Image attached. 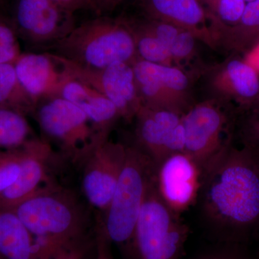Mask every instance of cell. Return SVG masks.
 Wrapping results in <instances>:
<instances>
[{
	"mask_svg": "<svg viewBox=\"0 0 259 259\" xmlns=\"http://www.w3.org/2000/svg\"><path fill=\"white\" fill-rule=\"evenodd\" d=\"M199 197L212 231L228 241L259 232V160L246 148L232 146L204 177Z\"/></svg>",
	"mask_w": 259,
	"mask_h": 259,
	"instance_id": "cell-1",
	"label": "cell"
},
{
	"mask_svg": "<svg viewBox=\"0 0 259 259\" xmlns=\"http://www.w3.org/2000/svg\"><path fill=\"white\" fill-rule=\"evenodd\" d=\"M46 250L88 239L96 216L84 198L56 182L12 207Z\"/></svg>",
	"mask_w": 259,
	"mask_h": 259,
	"instance_id": "cell-2",
	"label": "cell"
},
{
	"mask_svg": "<svg viewBox=\"0 0 259 259\" xmlns=\"http://www.w3.org/2000/svg\"><path fill=\"white\" fill-rule=\"evenodd\" d=\"M53 54L95 69L117 63L132 64L138 58L128 20L98 17L75 27L53 47Z\"/></svg>",
	"mask_w": 259,
	"mask_h": 259,
	"instance_id": "cell-3",
	"label": "cell"
},
{
	"mask_svg": "<svg viewBox=\"0 0 259 259\" xmlns=\"http://www.w3.org/2000/svg\"><path fill=\"white\" fill-rule=\"evenodd\" d=\"M156 167L147 155L134 144L126 145V158L110 205L96 218L98 227L112 243L130 255L135 228Z\"/></svg>",
	"mask_w": 259,
	"mask_h": 259,
	"instance_id": "cell-4",
	"label": "cell"
},
{
	"mask_svg": "<svg viewBox=\"0 0 259 259\" xmlns=\"http://www.w3.org/2000/svg\"><path fill=\"white\" fill-rule=\"evenodd\" d=\"M180 215L162 200L153 175L135 228L130 255L133 259H180L190 233Z\"/></svg>",
	"mask_w": 259,
	"mask_h": 259,
	"instance_id": "cell-5",
	"label": "cell"
},
{
	"mask_svg": "<svg viewBox=\"0 0 259 259\" xmlns=\"http://www.w3.org/2000/svg\"><path fill=\"white\" fill-rule=\"evenodd\" d=\"M225 103L208 99L192 105L182 117L185 153L205 176L228 153L232 144V119Z\"/></svg>",
	"mask_w": 259,
	"mask_h": 259,
	"instance_id": "cell-6",
	"label": "cell"
},
{
	"mask_svg": "<svg viewBox=\"0 0 259 259\" xmlns=\"http://www.w3.org/2000/svg\"><path fill=\"white\" fill-rule=\"evenodd\" d=\"M45 140L60 150L61 156L79 166L97 136L93 124L79 107L61 96L37 104L33 114Z\"/></svg>",
	"mask_w": 259,
	"mask_h": 259,
	"instance_id": "cell-7",
	"label": "cell"
},
{
	"mask_svg": "<svg viewBox=\"0 0 259 259\" xmlns=\"http://www.w3.org/2000/svg\"><path fill=\"white\" fill-rule=\"evenodd\" d=\"M110 135L97 134L80 162L83 198L100 217L110 205L126 158V145L112 142Z\"/></svg>",
	"mask_w": 259,
	"mask_h": 259,
	"instance_id": "cell-8",
	"label": "cell"
},
{
	"mask_svg": "<svg viewBox=\"0 0 259 259\" xmlns=\"http://www.w3.org/2000/svg\"><path fill=\"white\" fill-rule=\"evenodd\" d=\"M50 54L68 76L91 87L108 98L117 107L121 118L127 122L135 120L143 106L132 64L117 63L95 69L76 64L53 53Z\"/></svg>",
	"mask_w": 259,
	"mask_h": 259,
	"instance_id": "cell-9",
	"label": "cell"
},
{
	"mask_svg": "<svg viewBox=\"0 0 259 259\" xmlns=\"http://www.w3.org/2000/svg\"><path fill=\"white\" fill-rule=\"evenodd\" d=\"M132 66L143 107L184 115L192 106L190 77L179 66L153 64L139 57Z\"/></svg>",
	"mask_w": 259,
	"mask_h": 259,
	"instance_id": "cell-10",
	"label": "cell"
},
{
	"mask_svg": "<svg viewBox=\"0 0 259 259\" xmlns=\"http://www.w3.org/2000/svg\"><path fill=\"white\" fill-rule=\"evenodd\" d=\"M18 37L34 47H53L74 30V13L51 0H18L12 24Z\"/></svg>",
	"mask_w": 259,
	"mask_h": 259,
	"instance_id": "cell-11",
	"label": "cell"
},
{
	"mask_svg": "<svg viewBox=\"0 0 259 259\" xmlns=\"http://www.w3.org/2000/svg\"><path fill=\"white\" fill-rule=\"evenodd\" d=\"M183 114L142 107L138 112L135 143L152 160L155 166L173 153L185 152Z\"/></svg>",
	"mask_w": 259,
	"mask_h": 259,
	"instance_id": "cell-12",
	"label": "cell"
},
{
	"mask_svg": "<svg viewBox=\"0 0 259 259\" xmlns=\"http://www.w3.org/2000/svg\"><path fill=\"white\" fill-rule=\"evenodd\" d=\"M155 181L162 200L181 214L199 197L203 177L196 162L180 152L167 156L156 166Z\"/></svg>",
	"mask_w": 259,
	"mask_h": 259,
	"instance_id": "cell-13",
	"label": "cell"
},
{
	"mask_svg": "<svg viewBox=\"0 0 259 259\" xmlns=\"http://www.w3.org/2000/svg\"><path fill=\"white\" fill-rule=\"evenodd\" d=\"M207 86L212 99L236 103L248 111L259 96V75L237 54H232L210 70Z\"/></svg>",
	"mask_w": 259,
	"mask_h": 259,
	"instance_id": "cell-14",
	"label": "cell"
},
{
	"mask_svg": "<svg viewBox=\"0 0 259 259\" xmlns=\"http://www.w3.org/2000/svg\"><path fill=\"white\" fill-rule=\"evenodd\" d=\"M21 151L20 175L15 183L0 194V206L12 208L54 182L50 167L56 155L47 140L32 138L21 146Z\"/></svg>",
	"mask_w": 259,
	"mask_h": 259,
	"instance_id": "cell-15",
	"label": "cell"
},
{
	"mask_svg": "<svg viewBox=\"0 0 259 259\" xmlns=\"http://www.w3.org/2000/svg\"><path fill=\"white\" fill-rule=\"evenodd\" d=\"M148 18L187 29L209 47L216 46L214 19L202 0H142Z\"/></svg>",
	"mask_w": 259,
	"mask_h": 259,
	"instance_id": "cell-16",
	"label": "cell"
},
{
	"mask_svg": "<svg viewBox=\"0 0 259 259\" xmlns=\"http://www.w3.org/2000/svg\"><path fill=\"white\" fill-rule=\"evenodd\" d=\"M14 66L19 80L37 105L60 95L66 76L50 53H22Z\"/></svg>",
	"mask_w": 259,
	"mask_h": 259,
	"instance_id": "cell-17",
	"label": "cell"
},
{
	"mask_svg": "<svg viewBox=\"0 0 259 259\" xmlns=\"http://www.w3.org/2000/svg\"><path fill=\"white\" fill-rule=\"evenodd\" d=\"M66 76L59 96L81 109L88 116L97 134L110 135L115 122L121 118L117 107L95 89Z\"/></svg>",
	"mask_w": 259,
	"mask_h": 259,
	"instance_id": "cell-18",
	"label": "cell"
},
{
	"mask_svg": "<svg viewBox=\"0 0 259 259\" xmlns=\"http://www.w3.org/2000/svg\"><path fill=\"white\" fill-rule=\"evenodd\" d=\"M45 250L14 209L0 206V259H44Z\"/></svg>",
	"mask_w": 259,
	"mask_h": 259,
	"instance_id": "cell-19",
	"label": "cell"
},
{
	"mask_svg": "<svg viewBox=\"0 0 259 259\" xmlns=\"http://www.w3.org/2000/svg\"><path fill=\"white\" fill-rule=\"evenodd\" d=\"M215 27L216 46L219 44L233 54H245L259 42V0L246 3L236 25Z\"/></svg>",
	"mask_w": 259,
	"mask_h": 259,
	"instance_id": "cell-20",
	"label": "cell"
},
{
	"mask_svg": "<svg viewBox=\"0 0 259 259\" xmlns=\"http://www.w3.org/2000/svg\"><path fill=\"white\" fill-rule=\"evenodd\" d=\"M0 106L32 115L36 102L20 82L13 64H0Z\"/></svg>",
	"mask_w": 259,
	"mask_h": 259,
	"instance_id": "cell-21",
	"label": "cell"
},
{
	"mask_svg": "<svg viewBox=\"0 0 259 259\" xmlns=\"http://www.w3.org/2000/svg\"><path fill=\"white\" fill-rule=\"evenodd\" d=\"M32 129L26 116L0 106V149H17L32 139Z\"/></svg>",
	"mask_w": 259,
	"mask_h": 259,
	"instance_id": "cell-22",
	"label": "cell"
},
{
	"mask_svg": "<svg viewBox=\"0 0 259 259\" xmlns=\"http://www.w3.org/2000/svg\"><path fill=\"white\" fill-rule=\"evenodd\" d=\"M135 37L138 57L153 64L175 66L169 51L148 28L144 20H128Z\"/></svg>",
	"mask_w": 259,
	"mask_h": 259,
	"instance_id": "cell-23",
	"label": "cell"
},
{
	"mask_svg": "<svg viewBox=\"0 0 259 259\" xmlns=\"http://www.w3.org/2000/svg\"><path fill=\"white\" fill-rule=\"evenodd\" d=\"M210 12L214 23L225 26H233L241 20L244 12L245 0H210Z\"/></svg>",
	"mask_w": 259,
	"mask_h": 259,
	"instance_id": "cell-24",
	"label": "cell"
},
{
	"mask_svg": "<svg viewBox=\"0 0 259 259\" xmlns=\"http://www.w3.org/2000/svg\"><path fill=\"white\" fill-rule=\"evenodd\" d=\"M21 147L0 150V194L11 187L21 169Z\"/></svg>",
	"mask_w": 259,
	"mask_h": 259,
	"instance_id": "cell-25",
	"label": "cell"
},
{
	"mask_svg": "<svg viewBox=\"0 0 259 259\" xmlns=\"http://www.w3.org/2000/svg\"><path fill=\"white\" fill-rule=\"evenodd\" d=\"M18 38L13 25L0 16V64H14L23 53Z\"/></svg>",
	"mask_w": 259,
	"mask_h": 259,
	"instance_id": "cell-26",
	"label": "cell"
},
{
	"mask_svg": "<svg viewBox=\"0 0 259 259\" xmlns=\"http://www.w3.org/2000/svg\"><path fill=\"white\" fill-rule=\"evenodd\" d=\"M197 40L198 39L193 32L182 28L168 49L174 64L189 60L192 58L195 53Z\"/></svg>",
	"mask_w": 259,
	"mask_h": 259,
	"instance_id": "cell-27",
	"label": "cell"
},
{
	"mask_svg": "<svg viewBox=\"0 0 259 259\" xmlns=\"http://www.w3.org/2000/svg\"><path fill=\"white\" fill-rule=\"evenodd\" d=\"M241 136L243 147L259 160V111L247 112L241 124Z\"/></svg>",
	"mask_w": 259,
	"mask_h": 259,
	"instance_id": "cell-28",
	"label": "cell"
},
{
	"mask_svg": "<svg viewBox=\"0 0 259 259\" xmlns=\"http://www.w3.org/2000/svg\"><path fill=\"white\" fill-rule=\"evenodd\" d=\"M88 248V239L74 242L49 250L44 259H83Z\"/></svg>",
	"mask_w": 259,
	"mask_h": 259,
	"instance_id": "cell-29",
	"label": "cell"
},
{
	"mask_svg": "<svg viewBox=\"0 0 259 259\" xmlns=\"http://www.w3.org/2000/svg\"><path fill=\"white\" fill-rule=\"evenodd\" d=\"M51 1L59 5L61 8L74 13L77 10H89L99 15L97 0H51Z\"/></svg>",
	"mask_w": 259,
	"mask_h": 259,
	"instance_id": "cell-30",
	"label": "cell"
},
{
	"mask_svg": "<svg viewBox=\"0 0 259 259\" xmlns=\"http://www.w3.org/2000/svg\"><path fill=\"white\" fill-rule=\"evenodd\" d=\"M95 243H96V257L95 259H114L112 254V243L103 232L95 227Z\"/></svg>",
	"mask_w": 259,
	"mask_h": 259,
	"instance_id": "cell-31",
	"label": "cell"
},
{
	"mask_svg": "<svg viewBox=\"0 0 259 259\" xmlns=\"http://www.w3.org/2000/svg\"><path fill=\"white\" fill-rule=\"evenodd\" d=\"M243 58L259 75V42L248 52L243 54Z\"/></svg>",
	"mask_w": 259,
	"mask_h": 259,
	"instance_id": "cell-32",
	"label": "cell"
},
{
	"mask_svg": "<svg viewBox=\"0 0 259 259\" xmlns=\"http://www.w3.org/2000/svg\"><path fill=\"white\" fill-rule=\"evenodd\" d=\"M197 259H241L234 253L230 250H217L207 254L202 255Z\"/></svg>",
	"mask_w": 259,
	"mask_h": 259,
	"instance_id": "cell-33",
	"label": "cell"
},
{
	"mask_svg": "<svg viewBox=\"0 0 259 259\" xmlns=\"http://www.w3.org/2000/svg\"><path fill=\"white\" fill-rule=\"evenodd\" d=\"M126 0H97L99 15L105 13H110Z\"/></svg>",
	"mask_w": 259,
	"mask_h": 259,
	"instance_id": "cell-34",
	"label": "cell"
},
{
	"mask_svg": "<svg viewBox=\"0 0 259 259\" xmlns=\"http://www.w3.org/2000/svg\"><path fill=\"white\" fill-rule=\"evenodd\" d=\"M248 111H259V96Z\"/></svg>",
	"mask_w": 259,
	"mask_h": 259,
	"instance_id": "cell-35",
	"label": "cell"
},
{
	"mask_svg": "<svg viewBox=\"0 0 259 259\" xmlns=\"http://www.w3.org/2000/svg\"><path fill=\"white\" fill-rule=\"evenodd\" d=\"M5 0H0V6H3L4 5Z\"/></svg>",
	"mask_w": 259,
	"mask_h": 259,
	"instance_id": "cell-36",
	"label": "cell"
},
{
	"mask_svg": "<svg viewBox=\"0 0 259 259\" xmlns=\"http://www.w3.org/2000/svg\"><path fill=\"white\" fill-rule=\"evenodd\" d=\"M246 3H250V2L256 1V0H245Z\"/></svg>",
	"mask_w": 259,
	"mask_h": 259,
	"instance_id": "cell-37",
	"label": "cell"
}]
</instances>
